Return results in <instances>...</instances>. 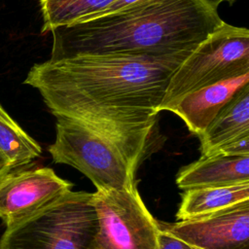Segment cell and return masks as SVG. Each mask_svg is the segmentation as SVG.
I'll return each instance as SVG.
<instances>
[{
  "instance_id": "1",
  "label": "cell",
  "mask_w": 249,
  "mask_h": 249,
  "mask_svg": "<svg viewBox=\"0 0 249 249\" xmlns=\"http://www.w3.org/2000/svg\"><path fill=\"white\" fill-rule=\"evenodd\" d=\"M188 55L49 59L34 64L23 84L40 92L54 117L75 120L103 134L140 163L169 79Z\"/></svg>"
},
{
  "instance_id": "2",
  "label": "cell",
  "mask_w": 249,
  "mask_h": 249,
  "mask_svg": "<svg viewBox=\"0 0 249 249\" xmlns=\"http://www.w3.org/2000/svg\"><path fill=\"white\" fill-rule=\"evenodd\" d=\"M213 0H155L52 30L50 59L77 55L164 58L190 54L224 20Z\"/></svg>"
},
{
  "instance_id": "3",
  "label": "cell",
  "mask_w": 249,
  "mask_h": 249,
  "mask_svg": "<svg viewBox=\"0 0 249 249\" xmlns=\"http://www.w3.org/2000/svg\"><path fill=\"white\" fill-rule=\"evenodd\" d=\"M97 217L92 193L68 191L0 237V249H93Z\"/></svg>"
},
{
  "instance_id": "4",
  "label": "cell",
  "mask_w": 249,
  "mask_h": 249,
  "mask_svg": "<svg viewBox=\"0 0 249 249\" xmlns=\"http://www.w3.org/2000/svg\"><path fill=\"white\" fill-rule=\"evenodd\" d=\"M55 118V139L48 149L55 163L76 168L96 190H122L135 184L139 163L117 143L75 120Z\"/></svg>"
},
{
  "instance_id": "5",
  "label": "cell",
  "mask_w": 249,
  "mask_h": 249,
  "mask_svg": "<svg viewBox=\"0 0 249 249\" xmlns=\"http://www.w3.org/2000/svg\"><path fill=\"white\" fill-rule=\"evenodd\" d=\"M249 71V30L223 22L178 66L159 111L202 87Z\"/></svg>"
},
{
  "instance_id": "6",
  "label": "cell",
  "mask_w": 249,
  "mask_h": 249,
  "mask_svg": "<svg viewBox=\"0 0 249 249\" xmlns=\"http://www.w3.org/2000/svg\"><path fill=\"white\" fill-rule=\"evenodd\" d=\"M92 204L98 225L93 249H158L159 221L146 207L136 183L122 190H96Z\"/></svg>"
},
{
  "instance_id": "7",
  "label": "cell",
  "mask_w": 249,
  "mask_h": 249,
  "mask_svg": "<svg viewBox=\"0 0 249 249\" xmlns=\"http://www.w3.org/2000/svg\"><path fill=\"white\" fill-rule=\"evenodd\" d=\"M50 167L11 171L0 180V219L12 228L72 190Z\"/></svg>"
},
{
  "instance_id": "8",
  "label": "cell",
  "mask_w": 249,
  "mask_h": 249,
  "mask_svg": "<svg viewBox=\"0 0 249 249\" xmlns=\"http://www.w3.org/2000/svg\"><path fill=\"white\" fill-rule=\"evenodd\" d=\"M159 227L198 249H249V200L197 219L159 222Z\"/></svg>"
},
{
  "instance_id": "9",
  "label": "cell",
  "mask_w": 249,
  "mask_h": 249,
  "mask_svg": "<svg viewBox=\"0 0 249 249\" xmlns=\"http://www.w3.org/2000/svg\"><path fill=\"white\" fill-rule=\"evenodd\" d=\"M198 139L201 157L249 156V85L222 108Z\"/></svg>"
},
{
  "instance_id": "10",
  "label": "cell",
  "mask_w": 249,
  "mask_h": 249,
  "mask_svg": "<svg viewBox=\"0 0 249 249\" xmlns=\"http://www.w3.org/2000/svg\"><path fill=\"white\" fill-rule=\"evenodd\" d=\"M247 85L249 71L191 91L175 101L167 111L178 116L190 132L198 137L222 108Z\"/></svg>"
},
{
  "instance_id": "11",
  "label": "cell",
  "mask_w": 249,
  "mask_h": 249,
  "mask_svg": "<svg viewBox=\"0 0 249 249\" xmlns=\"http://www.w3.org/2000/svg\"><path fill=\"white\" fill-rule=\"evenodd\" d=\"M249 183V156H209L182 167L176 176L181 190Z\"/></svg>"
},
{
  "instance_id": "12",
  "label": "cell",
  "mask_w": 249,
  "mask_h": 249,
  "mask_svg": "<svg viewBox=\"0 0 249 249\" xmlns=\"http://www.w3.org/2000/svg\"><path fill=\"white\" fill-rule=\"evenodd\" d=\"M249 200V183L186 190L176 213L177 221L205 217Z\"/></svg>"
},
{
  "instance_id": "13",
  "label": "cell",
  "mask_w": 249,
  "mask_h": 249,
  "mask_svg": "<svg viewBox=\"0 0 249 249\" xmlns=\"http://www.w3.org/2000/svg\"><path fill=\"white\" fill-rule=\"evenodd\" d=\"M116 0H40L41 33L91 19Z\"/></svg>"
},
{
  "instance_id": "14",
  "label": "cell",
  "mask_w": 249,
  "mask_h": 249,
  "mask_svg": "<svg viewBox=\"0 0 249 249\" xmlns=\"http://www.w3.org/2000/svg\"><path fill=\"white\" fill-rule=\"evenodd\" d=\"M0 152L13 170L41 156V146L19 126L0 105Z\"/></svg>"
},
{
  "instance_id": "15",
  "label": "cell",
  "mask_w": 249,
  "mask_h": 249,
  "mask_svg": "<svg viewBox=\"0 0 249 249\" xmlns=\"http://www.w3.org/2000/svg\"><path fill=\"white\" fill-rule=\"evenodd\" d=\"M158 249H198L196 246L176 237L168 231L160 229Z\"/></svg>"
},
{
  "instance_id": "16",
  "label": "cell",
  "mask_w": 249,
  "mask_h": 249,
  "mask_svg": "<svg viewBox=\"0 0 249 249\" xmlns=\"http://www.w3.org/2000/svg\"><path fill=\"white\" fill-rule=\"evenodd\" d=\"M152 1H155V0H116L109 7H107L106 9L101 11L100 13H98L92 18H99V17H104V16H107V15H112V14L120 13V12H123V11H126V10H129L131 8H134V7H137L139 5L149 3V2H152Z\"/></svg>"
},
{
  "instance_id": "17",
  "label": "cell",
  "mask_w": 249,
  "mask_h": 249,
  "mask_svg": "<svg viewBox=\"0 0 249 249\" xmlns=\"http://www.w3.org/2000/svg\"><path fill=\"white\" fill-rule=\"evenodd\" d=\"M11 171H13V168H12L10 162L0 152V180H2Z\"/></svg>"
},
{
  "instance_id": "18",
  "label": "cell",
  "mask_w": 249,
  "mask_h": 249,
  "mask_svg": "<svg viewBox=\"0 0 249 249\" xmlns=\"http://www.w3.org/2000/svg\"><path fill=\"white\" fill-rule=\"evenodd\" d=\"M214 2H216L217 4H219L220 5V3H222V2H228L230 5H232L236 0H213Z\"/></svg>"
}]
</instances>
